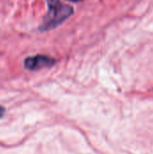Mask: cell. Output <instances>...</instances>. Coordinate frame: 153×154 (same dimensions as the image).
I'll use <instances>...</instances> for the list:
<instances>
[{"instance_id": "1", "label": "cell", "mask_w": 153, "mask_h": 154, "mask_svg": "<svg viewBox=\"0 0 153 154\" xmlns=\"http://www.w3.org/2000/svg\"><path fill=\"white\" fill-rule=\"evenodd\" d=\"M48 6L47 16L44 18L41 27L42 30L52 29L60 25L73 14V8L64 5L60 0H48Z\"/></svg>"}, {"instance_id": "2", "label": "cell", "mask_w": 153, "mask_h": 154, "mask_svg": "<svg viewBox=\"0 0 153 154\" xmlns=\"http://www.w3.org/2000/svg\"><path fill=\"white\" fill-rule=\"evenodd\" d=\"M55 60L48 56L37 55L33 57H28L24 60V67L30 70H36L42 68L50 67L54 64Z\"/></svg>"}, {"instance_id": "3", "label": "cell", "mask_w": 153, "mask_h": 154, "mask_svg": "<svg viewBox=\"0 0 153 154\" xmlns=\"http://www.w3.org/2000/svg\"><path fill=\"white\" fill-rule=\"evenodd\" d=\"M5 113V107H4V106H0V118L4 116Z\"/></svg>"}]
</instances>
